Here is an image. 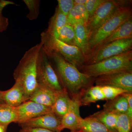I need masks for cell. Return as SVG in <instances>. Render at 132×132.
I'll return each instance as SVG.
<instances>
[{
	"instance_id": "cell-1",
	"label": "cell",
	"mask_w": 132,
	"mask_h": 132,
	"mask_svg": "<svg viewBox=\"0 0 132 132\" xmlns=\"http://www.w3.org/2000/svg\"><path fill=\"white\" fill-rule=\"evenodd\" d=\"M45 51L62 86L69 94L73 96L78 94L81 90L87 87L93 81V78L80 72L60 55L55 52Z\"/></svg>"
},
{
	"instance_id": "cell-2",
	"label": "cell",
	"mask_w": 132,
	"mask_h": 132,
	"mask_svg": "<svg viewBox=\"0 0 132 132\" xmlns=\"http://www.w3.org/2000/svg\"><path fill=\"white\" fill-rule=\"evenodd\" d=\"M42 48L40 42L26 51L14 72L15 81L24 88L27 101L38 85V64Z\"/></svg>"
},
{
	"instance_id": "cell-3",
	"label": "cell",
	"mask_w": 132,
	"mask_h": 132,
	"mask_svg": "<svg viewBox=\"0 0 132 132\" xmlns=\"http://www.w3.org/2000/svg\"><path fill=\"white\" fill-rule=\"evenodd\" d=\"M92 78L121 72L132 71V51L110 57L95 64L83 65L79 68Z\"/></svg>"
},
{
	"instance_id": "cell-4",
	"label": "cell",
	"mask_w": 132,
	"mask_h": 132,
	"mask_svg": "<svg viewBox=\"0 0 132 132\" xmlns=\"http://www.w3.org/2000/svg\"><path fill=\"white\" fill-rule=\"evenodd\" d=\"M131 18L132 11L131 7H122L98 28L90 34L88 43L89 55L99 47L102 42L119 26Z\"/></svg>"
},
{
	"instance_id": "cell-5",
	"label": "cell",
	"mask_w": 132,
	"mask_h": 132,
	"mask_svg": "<svg viewBox=\"0 0 132 132\" xmlns=\"http://www.w3.org/2000/svg\"><path fill=\"white\" fill-rule=\"evenodd\" d=\"M44 50L57 53L65 60L79 68L85 64L86 57L77 46L66 44L46 31L41 34V42Z\"/></svg>"
},
{
	"instance_id": "cell-6",
	"label": "cell",
	"mask_w": 132,
	"mask_h": 132,
	"mask_svg": "<svg viewBox=\"0 0 132 132\" xmlns=\"http://www.w3.org/2000/svg\"><path fill=\"white\" fill-rule=\"evenodd\" d=\"M132 38L114 41L100 47L85 60L84 65L95 64L110 57L132 50Z\"/></svg>"
},
{
	"instance_id": "cell-7",
	"label": "cell",
	"mask_w": 132,
	"mask_h": 132,
	"mask_svg": "<svg viewBox=\"0 0 132 132\" xmlns=\"http://www.w3.org/2000/svg\"><path fill=\"white\" fill-rule=\"evenodd\" d=\"M131 2V1L123 0H105L88 19L86 26L89 35L100 27L120 8L129 6Z\"/></svg>"
},
{
	"instance_id": "cell-8",
	"label": "cell",
	"mask_w": 132,
	"mask_h": 132,
	"mask_svg": "<svg viewBox=\"0 0 132 132\" xmlns=\"http://www.w3.org/2000/svg\"><path fill=\"white\" fill-rule=\"evenodd\" d=\"M38 84L47 86L57 92L64 89L43 46L38 64Z\"/></svg>"
},
{
	"instance_id": "cell-9",
	"label": "cell",
	"mask_w": 132,
	"mask_h": 132,
	"mask_svg": "<svg viewBox=\"0 0 132 132\" xmlns=\"http://www.w3.org/2000/svg\"><path fill=\"white\" fill-rule=\"evenodd\" d=\"M96 85L119 88L132 93V71L121 72L95 78Z\"/></svg>"
},
{
	"instance_id": "cell-10",
	"label": "cell",
	"mask_w": 132,
	"mask_h": 132,
	"mask_svg": "<svg viewBox=\"0 0 132 132\" xmlns=\"http://www.w3.org/2000/svg\"><path fill=\"white\" fill-rule=\"evenodd\" d=\"M80 102L79 94L73 96L68 110L62 117L59 126V132L64 129H68L71 132H76L79 130L82 118L80 114Z\"/></svg>"
},
{
	"instance_id": "cell-11",
	"label": "cell",
	"mask_w": 132,
	"mask_h": 132,
	"mask_svg": "<svg viewBox=\"0 0 132 132\" xmlns=\"http://www.w3.org/2000/svg\"><path fill=\"white\" fill-rule=\"evenodd\" d=\"M15 108L18 124L52 112L51 108L29 100Z\"/></svg>"
},
{
	"instance_id": "cell-12",
	"label": "cell",
	"mask_w": 132,
	"mask_h": 132,
	"mask_svg": "<svg viewBox=\"0 0 132 132\" xmlns=\"http://www.w3.org/2000/svg\"><path fill=\"white\" fill-rule=\"evenodd\" d=\"M61 121V119L51 112L37 118L18 123V125L22 128H39L59 132L58 130L60 125Z\"/></svg>"
},
{
	"instance_id": "cell-13",
	"label": "cell",
	"mask_w": 132,
	"mask_h": 132,
	"mask_svg": "<svg viewBox=\"0 0 132 132\" xmlns=\"http://www.w3.org/2000/svg\"><path fill=\"white\" fill-rule=\"evenodd\" d=\"M1 97L4 103L12 107H16L27 101L24 88L16 81L10 89L1 91Z\"/></svg>"
},
{
	"instance_id": "cell-14",
	"label": "cell",
	"mask_w": 132,
	"mask_h": 132,
	"mask_svg": "<svg viewBox=\"0 0 132 132\" xmlns=\"http://www.w3.org/2000/svg\"><path fill=\"white\" fill-rule=\"evenodd\" d=\"M58 92L44 85L38 84L37 88L28 100L51 108L54 103Z\"/></svg>"
},
{
	"instance_id": "cell-15",
	"label": "cell",
	"mask_w": 132,
	"mask_h": 132,
	"mask_svg": "<svg viewBox=\"0 0 132 132\" xmlns=\"http://www.w3.org/2000/svg\"><path fill=\"white\" fill-rule=\"evenodd\" d=\"M71 100L69 94L65 89L58 92L51 107L52 112L61 119L68 110Z\"/></svg>"
},
{
	"instance_id": "cell-16",
	"label": "cell",
	"mask_w": 132,
	"mask_h": 132,
	"mask_svg": "<svg viewBox=\"0 0 132 132\" xmlns=\"http://www.w3.org/2000/svg\"><path fill=\"white\" fill-rule=\"evenodd\" d=\"M75 34V45L78 47L86 59L90 54L88 48L89 32L86 25L77 24L73 25Z\"/></svg>"
},
{
	"instance_id": "cell-17",
	"label": "cell",
	"mask_w": 132,
	"mask_h": 132,
	"mask_svg": "<svg viewBox=\"0 0 132 132\" xmlns=\"http://www.w3.org/2000/svg\"><path fill=\"white\" fill-rule=\"evenodd\" d=\"M130 38H132V18L119 26L102 42L99 47L114 41Z\"/></svg>"
},
{
	"instance_id": "cell-18",
	"label": "cell",
	"mask_w": 132,
	"mask_h": 132,
	"mask_svg": "<svg viewBox=\"0 0 132 132\" xmlns=\"http://www.w3.org/2000/svg\"><path fill=\"white\" fill-rule=\"evenodd\" d=\"M79 94L81 106L88 105L98 101L105 100L100 86L97 85L88 87Z\"/></svg>"
},
{
	"instance_id": "cell-19",
	"label": "cell",
	"mask_w": 132,
	"mask_h": 132,
	"mask_svg": "<svg viewBox=\"0 0 132 132\" xmlns=\"http://www.w3.org/2000/svg\"><path fill=\"white\" fill-rule=\"evenodd\" d=\"M76 132H113L99 121L90 116L85 119L82 118L79 130Z\"/></svg>"
},
{
	"instance_id": "cell-20",
	"label": "cell",
	"mask_w": 132,
	"mask_h": 132,
	"mask_svg": "<svg viewBox=\"0 0 132 132\" xmlns=\"http://www.w3.org/2000/svg\"><path fill=\"white\" fill-rule=\"evenodd\" d=\"M89 15L84 5H75L67 16V24H82L86 26Z\"/></svg>"
},
{
	"instance_id": "cell-21",
	"label": "cell",
	"mask_w": 132,
	"mask_h": 132,
	"mask_svg": "<svg viewBox=\"0 0 132 132\" xmlns=\"http://www.w3.org/2000/svg\"><path fill=\"white\" fill-rule=\"evenodd\" d=\"M118 115L113 112L103 109L95 113L90 116L99 121L112 131L117 132L116 123Z\"/></svg>"
},
{
	"instance_id": "cell-22",
	"label": "cell",
	"mask_w": 132,
	"mask_h": 132,
	"mask_svg": "<svg viewBox=\"0 0 132 132\" xmlns=\"http://www.w3.org/2000/svg\"><path fill=\"white\" fill-rule=\"evenodd\" d=\"M67 24V16L62 14L57 7L54 14L50 20L46 31L50 35L56 37L58 31Z\"/></svg>"
},
{
	"instance_id": "cell-23",
	"label": "cell",
	"mask_w": 132,
	"mask_h": 132,
	"mask_svg": "<svg viewBox=\"0 0 132 132\" xmlns=\"http://www.w3.org/2000/svg\"><path fill=\"white\" fill-rule=\"evenodd\" d=\"M104 109L117 114L127 113L128 109L127 100L121 95L112 100L107 101L104 105Z\"/></svg>"
},
{
	"instance_id": "cell-24",
	"label": "cell",
	"mask_w": 132,
	"mask_h": 132,
	"mask_svg": "<svg viewBox=\"0 0 132 132\" xmlns=\"http://www.w3.org/2000/svg\"><path fill=\"white\" fill-rule=\"evenodd\" d=\"M17 121L15 108L5 103L0 104V125L8 126L10 123H16Z\"/></svg>"
},
{
	"instance_id": "cell-25",
	"label": "cell",
	"mask_w": 132,
	"mask_h": 132,
	"mask_svg": "<svg viewBox=\"0 0 132 132\" xmlns=\"http://www.w3.org/2000/svg\"><path fill=\"white\" fill-rule=\"evenodd\" d=\"M61 41L71 45H75V34L73 26L67 24L58 31L56 37Z\"/></svg>"
},
{
	"instance_id": "cell-26",
	"label": "cell",
	"mask_w": 132,
	"mask_h": 132,
	"mask_svg": "<svg viewBox=\"0 0 132 132\" xmlns=\"http://www.w3.org/2000/svg\"><path fill=\"white\" fill-rule=\"evenodd\" d=\"M132 127V119L126 113L119 114L116 123L117 132H131Z\"/></svg>"
},
{
	"instance_id": "cell-27",
	"label": "cell",
	"mask_w": 132,
	"mask_h": 132,
	"mask_svg": "<svg viewBox=\"0 0 132 132\" xmlns=\"http://www.w3.org/2000/svg\"><path fill=\"white\" fill-rule=\"evenodd\" d=\"M28 9L29 12L27 17L30 20L37 19L40 11V1L39 0H24L23 1Z\"/></svg>"
},
{
	"instance_id": "cell-28",
	"label": "cell",
	"mask_w": 132,
	"mask_h": 132,
	"mask_svg": "<svg viewBox=\"0 0 132 132\" xmlns=\"http://www.w3.org/2000/svg\"><path fill=\"white\" fill-rule=\"evenodd\" d=\"M100 86L104 95L105 100L106 101L112 100L123 94L128 93L126 90L119 88L108 86Z\"/></svg>"
},
{
	"instance_id": "cell-29",
	"label": "cell",
	"mask_w": 132,
	"mask_h": 132,
	"mask_svg": "<svg viewBox=\"0 0 132 132\" xmlns=\"http://www.w3.org/2000/svg\"><path fill=\"white\" fill-rule=\"evenodd\" d=\"M57 8L61 12L67 16L74 6V0H58Z\"/></svg>"
},
{
	"instance_id": "cell-30",
	"label": "cell",
	"mask_w": 132,
	"mask_h": 132,
	"mask_svg": "<svg viewBox=\"0 0 132 132\" xmlns=\"http://www.w3.org/2000/svg\"><path fill=\"white\" fill-rule=\"evenodd\" d=\"M105 1V0H87L85 6L89 15V19Z\"/></svg>"
},
{
	"instance_id": "cell-31",
	"label": "cell",
	"mask_w": 132,
	"mask_h": 132,
	"mask_svg": "<svg viewBox=\"0 0 132 132\" xmlns=\"http://www.w3.org/2000/svg\"><path fill=\"white\" fill-rule=\"evenodd\" d=\"M3 9L0 7V33L6 30L9 24L8 19L3 15L2 12Z\"/></svg>"
},
{
	"instance_id": "cell-32",
	"label": "cell",
	"mask_w": 132,
	"mask_h": 132,
	"mask_svg": "<svg viewBox=\"0 0 132 132\" xmlns=\"http://www.w3.org/2000/svg\"><path fill=\"white\" fill-rule=\"evenodd\" d=\"M127 100L128 109L127 114L132 119V93H127L122 94Z\"/></svg>"
},
{
	"instance_id": "cell-33",
	"label": "cell",
	"mask_w": 132,
	"mask_h": 132,
	"mask_svg": "<svg viewBox=\"0 0 132 132\" xmlns=\"http://www.w3.org/2000/svg\"><path fill=\"white\" fill-rule=\"evenodd\" d=\"M21 130L23 132H58L39 128H23Z\"/></svg>"
},
{
	"instance_id": "cell-34",
	"label": "cell",
	"mask_w": 132,
	"mask_h": 132,
	"mask_svg": "<svg viewBox=\"0 0 132 132\" xmlns=\"http://www.w3.org/2000/svg\"><path fill=\"white\" fill-rule=\"evenodd\" d=\"M87 0H74V5H85Z\"/></svg>"
},
{
	"instance_id": "cell-35",
	"label": "cell",
	"mask_w": 132,
	"mask_h": 132,
	"mask_svg": "<svg viewBox=\"0 0 132 132\" xmlns=\"http://www.w3.org/2000/svg\"><path fill=\"white\" fill-rule=\"evenodd\" d=\"M8 126L0 125V132H7Z\"/></svg>"
},
{
	"instance_id": "cell-36",
	"label": "cell",
	"mask_w": 132,
	"mask_h": 132,
	"mask_svg": "<svg viewBox=\"0 0 132 132\" xmlns=\"http://www.w3.org/2000/svg\"><path fill=\"white\" fill-rule=\"evenodd\" d=\"M1 91L0 90V104H2V103H4L3 101L2 98L1 97Z\"/></svg>"
},
{
	"instance_id": "cell-37",
	"label": "cell",
	"mask_w": 132,
	"mask_h": 132,
	"mask_svg": "<svg viewBox=\"0 0 132 132\" xmlns=\"http://www.w3.org/2000/svg\"><path fill=\"white\" fill-rule=\"evenodd\" d=\"M19 132H23V131H22V130L21 129V130H20V131H19Z\"/></svg>"
},
{
	"instance_id": "cell-38",
	"label": "cell",
	"mask_w": 132,
	"mask_h": 132,
	"mask_svg": "<svg viewBox=\"0 0 132 132\" xmlns=\"http://www.w3.org/2000/svg\"></svg>"
}]
</instances>
